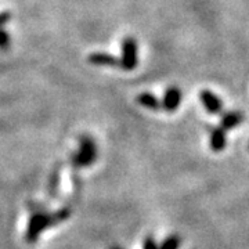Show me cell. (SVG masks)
Instances as JSON below:
<instances>
[{
    "label": "cell",
    "instance_id": "cell-12",
    "mask_svg": "<svg viewBox=\"0 0 249 249\" xmlns=\"http://www.w3.org/2000/svg\"><path fill=\"white\" fill-rule=\"evenodd\" d=\"M142 249H160V247L152 237H147L142 244Z\"/></svg>",
    "mask_w": 249,
    "mask_h": 249
},
{
    "label": "cell",
    "instance_id": "cell-10",
    "mask_svg": "<svg viewBox=\"0 0 249 249\" xmlns=\"http://www.w3.org/2000/svg\"><path fill=\"white\" fill-rule=\"evenodd\" d=\"M180 248V237L178 235H169L165 238L160 245V249H178Z\"/></svg>",
    "mask_w": 249,
    "mask_h": 249
},
{
    "label": "cell",
    "instance_id": "cell-13",
    "mask_svg": "<svg viewBox=\"0 0 249 249\" xmlns=\"http://www.w3.org/2000/svg\"><path fill=\"white\" fill-rule=\"evenodd\" d=\"M10 18H11V16H10V13H7V11L0 13V27H3L6 22H9Z\"/></svg>",
    "mask_w": 249,
    "mask_h": 249
},
{
    "label": "cell",
    "instance_id": "cell-5",
    "mask_svg": "<svg viewBox=\"0 0 249 249\" xmlns=\"http://www.w3.org/2000/svg\"><path fill=\"white\" fill-rule=\"evenodd\" d=\"M181 103V91L178 88H169L163 94V100H162V107L166 111L173 112L176 111Z\"/></svg>",
    "mask_w": 249,
    "mask_h": 249
},
{
    "label": "cell",
    "instance_id": "cell-2",
    "mask_svg": "<svg viewBox=\"0 0 249 249\" xmlns=\"http://www.w3.org/2000/svg\"><path fill=\"white\" fill-rule=\"evenodd\" d=\"M139 62V49L134 37H124L122 42V55L119 65L124 71H133Z\"/></svg>",
    "mask_w": 249,
    "mask_h": 249
},
{
    "label": "cell",
    "instance_id": "cell-4",
    "mask_svg": "<svg viewBox=\"0 0 249 249\" xmlns=\"http://www.w3.org/2000/svg\"><path fill=\"white\" fill-rule=\"evenodd\" d=\"M199 97H201V101L204 104L205 109L209 112V114H219L222 111L223 104L222 101L219 100V97L213 94L211 90H202L199 93Z\"/></svg>",
    "mask_w": 249,
    "mask_h": 249
},
{
    "label": "cell",
    "instance_id": "cell-8",
    "mask_svg": "<svg viewBox=\"0 0 249 249\" xmlns=\"http://www.w3.org/2000/svg\"><path fill=\"white\" fill-rule=\"evenodd\" d=\"M241 122H242V114L234 111V112H229V114L223 116L220 127L224 129V130H229V129H232V127H237Z\"/></svg>",
    "mask_w": 249,
    "mask_h": 249
},
{
    "label": "cell",
    "instance_id": "cell-11",
    "mask_svg": "<svg viewBox=\"0 0 249 249\" xmlns=\"http://www.w3.org/2000/svg\"><path fill=\"white\" fill-rule=\"evenodd\" d=\"M10 45V36L9 34L4 31V29H1L0 28V49L1 50H6Z\"/></svg>",
    "mask_w": 249,
    "mask_h": 249
},
{
    "label": "cell",
    "instance_id": "cell-6",
    "mask_svg": "<svg viewBox=\"0 0 249 249\" xmlns=\"http://www.w3.org/2000/svg\"><path fill=\"white\" fill-rule=\"evenodd\" d=\"M88 61L93 65H107V67H116L119 65V60L115 55L108 53H91Z\"/></svg>",
    "mask_w": 249,
    "mask_h": 249
},
{
    "label": "cell",
    "instance_id": "cell-3",
    "mask_svg": "<svg viewBox=\"0 0 249 249\" xmlns=\"http://www.w3.org/2000/svg\"><path fill=\"white\" fill-rule=\"evenodd\" d=\"M97 158V148L96 144L93 142V139L90 137H80V147L78 154L75 155L73 162L76 166L85 168V166H90Z\"/></svg>",
    "mask_w": 249,
    "mask_h": 249
},
{
    "label": "cell",
    "instance_id": "cell-14",
    "mask_svg": "<svg viewBox=\"0 0 249 249\" xmlns=\"http://www.w3.org/2000/svg\"><path fill=\"white\" fill-rule=\"evenodd\" d=\"M112 249H119V248H112Z\"/></svg>",
    "mask_w": 249,
    "mask_h": 249
},
{
    "label": "cell",
    "instance_id": "cell-9",
    "mask_svg": "<svg viewBox=\"0 0 249 249\" xmlns=\"http://www.w3.org/2000/svg\"><path fill=\"white\" fill-rule=\"evenodd\" d=\"M137 103L142 106V107L148 108V109H160L162 107V104L160 103V100L155 97L151 93H142L139 97H137Z\"/></svg>",
    "mask_w": 249,
    "mask_h": 249
},
{
    "label": "cell",
    "instance_id": "cell-7",
    "mask_svg": "<svg viewBox=\"0 0 249 249\" xmlns=\"http://www.w3.org/2000/svg\"><path fill=\"white\" fill-rule=\"evenodd\" d=\"M211 148L214 152L223 151L226 148V130L220 126L213 129L211 133Z\"/></svg>",
    "mask_w": 249,
    "mask_h": 249
},
{
    "label": "cell",
    "instance_id": "cell-1",
    "mask_svg": "<svg viewBox=\"0 0 249 249\" xmlns=\"http://www.w3.org/2000/svg\"><path fill=\"white\" fill-rule=\"evenodd\" d=\"M70 216V209H61L55 214H47V213H35L28 224L27 229V241L28 242H35L40 232L49 226H52L54 223L62 222Z\"/></svg>",
    "mask_w": 249,
    "mask_h": 249
}]
</instances>
